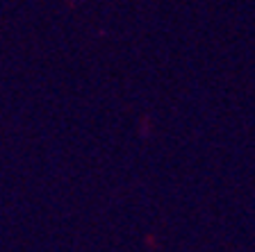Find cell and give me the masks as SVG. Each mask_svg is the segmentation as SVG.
I'll use <instances>...</instances> for the list:
<instances>
[]
</instances>
